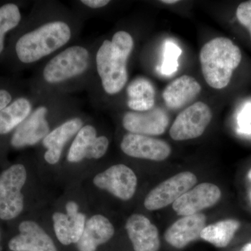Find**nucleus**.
<instances>
[{"label": "nucleus", "instance_id": "f257e3e1", "mask_svg": "<svg viewBox=\"0 0 251 251\" xmlns=\"http://www.w3.org/2000/svg\"><path fill=\"white\" fill-rule=\"evenodd\" d=\"M133 47L134 41L129 33L119 31L111 41H104L97 51V72L107 94H118L127 83V62Z\"/></svg>", "mask_w": 251, "mask_h": 251}, {"label": "nucleus", "instance_id": "f03ea898", "mask_svg": "<svg viewBox=\"0 0 251 251\" xmlns=\"http://www.w3.org/2000/svg\"><path fill=\"white\" fill-rule=\"evenodd\" d=\"M242 58L239 48L227 38L217 37L206 43L200 52V62L206 83L216 90L227 87Z\"/></svg>", "mask_w": 251, "mask_h": 251}, {"label": "nucleus", "instance_id": "7ed1b4c3", "mask_svg": "<svg viewBox=\"0 0 251 251\" xmlns=\"http://www.w3.org/2000/svg\"><path fill=\"white\" fill-rule=\"evenodd\" d=\"M72 37L69 25L52 21L26 33L16 45L18 59L25 64L35 62L66 45Z\"/></svg>", "mask_w": 251, "mask_h": 251}, {"label": "nucleus", "instance_id": "20e7f679", "mask_svg": "<svg viewBox=\"0 0 251 251\" xmlns=\"http://www.w3.org/2000/svg\"><path fill=\"white\" fill-rule=\"evenodd\" d=\"M27 180V171L22 164L10 167L0 175V219L9 221L17 217L24 207L21 191Z\"/></svg>", "mask_w": 251, "mask_h": 251}, {"label": "nucleus", "instance_id": "39448f33", "mask_svg": "<svg viewBox=\"0 0 251 251\" xmlns=\"http://www.w3.org/2000/svg\"><path fill=\"white\" fill-rule=\"evenodd\" d=\"M90 53L85 48H68L53 57L44 68V78L50 84L59 83L78 76L87 70Z\"/></svg>", "mask_w": 251, "mask_h": 251}, {"label": "nucleus", "instance_id": "423d86ee", "mask_svg": "<svg viewBox=\"0 0 251 251\" xmlns=\"http://www.w3.org/2000/svg\"><path fill=\"white\" fill-rule=\"evenodd\" d=\"M212 119L207 104L198 101L189 105L176 116L170 128V135L175 141L199 138L204 133Z\"/></svg>", "mask_w": 251, "mask_h": 251}, {"label": "nucleus", "instance_id": "0eeeda50", "mask_svg": "<svg viewBox=\"0 0 251 251\" xmlns=\"http://www.w3.org/2000/svg\"><path fill=\"white\" fill-rule=\"evenodd\" d=\"M197 176L190 171L181 172L153 188L144 201L149 211H156L173 204L197 183Z\"/></svg>", "mask_w": 251, "mask_h": 251}, {"label": "nucleus", "instance_id": "6e6552de", "mask_svg": "<svg viewBox=\"0 0 251 251\" xmlns=\"http://www.w3.org/2000/svg\"><path fill=\"white\" fill-rule=\"evenodd\" d=\"M94 184L111 193L122 201H129L134 196L138 178L134 171L125 164L112 166L96 175Z\"/></svg>", "mask_w": 251, "mask_h": 251}, {"label": "nucleus", "instance_id": "1a4fd4ad", "mask_svg": "<svg viewBox=\"0 0 251 251\" xmlns=\"http://www.w3.org/2000/svg\"><path fill=\"white\" fill-rule=\"evenodd\" d=\"M222 192L219 186L212 183L204 182L194 186L173 204V208L179 216L199 214L219 202Z\"/></svg>", "mask_w": 251, "mask_h": 251}, {"label": "nucleus", "instance_id": "9d476101", "mask_svg": "<svg viewBox=\"0 0 251 251\" xmlns=\"http://www.w3.org/2000/svg\"><path fill=\"white\" fill-rule=\"evenodd\" d=\"M120 147L127 156L153 161H165L172 153L171 145L164 140L131 133L123 137Z\"/></svg>", "mask_w": 251, "mask_h": 251}, {"label": "nucleus", "instance_id": "9b49d317", "mask_svg": "<svg viewBox=\"0 0 251 251\" xmlns=\"http://www.w3.org/2000/svg\"><path fill=\"white\" fill-rule=\"evenodd\" d=\"M108 147L107 137L97 136L93 126L86 125L79 130L73 142L68 153V161L75 163L85 158L99 159L106 153Z\"/></svg>", "mask_w": 251, "mask_h": 251}, {"label": "nucleus", "instance_id": "f8f14e48", "mask_svg": "<svg viewBox=\"0 0 251 251\" xmlns=\"http://www.w3.org/2000/svg\"><path fill=\"white\" fill-rule=\"evenodd\" d=\"M169 122L166 112L155 107L148 111L126 112L122 120V125L127 131L148 136L163 134Z\"/></svg>", "mask_w": 251, "mask_h": 251}, {"label": "nucleus", "instance_id": "ddd939ff", "mask_svg": "<svg viewBox=\"0 0 251 251\" xmlns=\"http://www.w3.org/2000/svg\"><path fill=\"white\" fill-rule=\"evenodd\" d=\"M67 214L55 212L52 215L54 232L63 245L77 244L83 233L86 216L79 211L78 205L69 201L66 205Z\"/></svg>", "mask_w": 251, "mask_h": 251}, {"label": "nucleus", "instance_id": "4468645a", "mask_svg": "<svg viewBox=\"0 0 251 251\" xmlns=\"http://www.w3.org/2000/svg\"><path fill=\"white\" fill-rule=\"evenodd\" d=\"M134 251H158L161 247L159 232L147 216L132 214L125 225Z\"/></svg>", "mask_w": 251, "mask_h": 251}, {"label": "nucleus", "instance_id": "2eb2a0df", "mask_svg": "<svg viewBox=\"0 0 251 251\" xmlns=\"http://www.w3.org/2000/svg\"><path fill=\"white\" fill-rule=\"evenodd\" d=\"M47 112L48 109L41 106L30 114L14 132L11 145L15 148H23L44 140L50 133L49 122L46 118Z\"/></svg>", "mask_w": 251, "mask_h": 251}, {"label": "nucleus", "instance_id": "dca6fc26", "mask_svg": "<svg viewBox=\"0 0 251 251\" xmlns=\"http://www.w3.org/2000/svg\"><path fill=\"white\" fill-rule=\"evenodd\" d=\"M20 234L9 243L12 251H57L53 241L39 225L25 221L19 226Z\"/></svg>", "mask_w": 251, "mask_h": 251}, {"label": "nucleus", "instance_id": "f3484780", "mask_svg": "<svg viewBox=\"0 0 251 251\" xmlns=\"http://www.w3.org/2000/svg\"><path fill=\"white\" fill-rule=\"evenodd\" d=\"M206 223L205 215L201 213L182 216L167 228L164 233L165 240L175 249H184L201 237Z\"/></svg>", "mask_w": 251, "mask_h": 251}, {"label": "nucleus", "instance_id": "a211bd4d", "mask_svg": "<svg viewBox=\"0 0 251 251\" xmlns=\"http://www.w3.org/2000/svg\"><path fill=\"white\" fill-rule=\"evenodd\" d=\"M202 87L194 77L184 75L166 86L163 92L165 104L171 110H180L193 102Z\"/></svg>", "mask_w": 251, "mask_h": 251}, {"label": "nucleus", "instance_id": "6ab92c4d", "mask_svg": "<svg viewBox=\"0 0 251 251\" xmlns=\"http://www.w3.org/2000/svg\"><path fill=\"white\" fill-rule=\"evenodd\" d=\"M83 126L80 118H74L50 132L43 140V145L47 149L44 158L50 165L57 164L62 156L66 144Z\"/></svg>", "mask_w": 251, "mask_h": 251}, {"label": "nucleus", "instance_id": "aec40b11", "mask_svg": "<svg viewBox=\"0 0 251 251\" xmlns=\"http://www.w3.org/2000/svg\"><path fill=\"white\" fill-rule=\"evenodd\" d=\"M115 234V227L108 219L97 214L86 221L83 233L77 243L79 251H96Z\"/></svg>", "mask_w": 251, "mask_h": 251}, {"label": "nucleus", "instance_id": "412c9836", "mask_svg": "<svg viewBox=\"0 0 251 251\" xmlns=\"http://www.w3.org/2000/svg\"><path fill=\"white\" fill-rule=\"evenodd\" d=\"M155 94L151 82L144 77H138L127 87V105L133 111H148L154 107Z\"/></svg>", "mask_w": 251, "mask_h": 251}, {"label": "nucleus", "instance_id": "4be33fe9", "mask_svg": "<svg viewBox=\"0 0 251 251\" xmlns=\"http://www.w3.org/2000/svg\"><path fill=\"white\" fill-rule=\"evenodd\" d=\"M240 226L237 220H222L205 226L201 232V238L214 247L226 248L232 242Z\"/></svg>", "mask_w": 251, "mask_h": 251}, {"label": "nucleus", "instance_id": "5701e85b", "mask_svg": "<svg viewBox=\"0 0 251 251\" xmlns=\"http://www.w3.org/2000/svg\"><path fill=\"white\" fill-rule=\"evenodd\" d=\"M31 105L25 98H19L0 111V135L7 134L19 126L30 115Z\"/></svg>", "mask_w": 251, "mask_h": 251}, {"label": "nucleus", "instance_id": "b1692460", "mask_svg": "<svg viewBox=\"0 0 251 251\" xmlns=\"http://www.w3.org/2000/svg\"><path fill=\"white\" fill-rule=\"evenodd\" d=\"M21 20V14L17 5L9 3L0 7V54L4 50L5 35L17 27Z\"/></svg>", "mask_w": 251, "mask_h": 251}, {"label": "nucleus", "instance_id": "393cba45", "mask_svg": "<svg viewBox=\"0 0 251 251\" xmlns=\"http://www.w3.org/2000/svg\"><path fill=\"white\" fill-rule=\"evenodd\" d=\"M181 54L179 46L171 41H167L164 50V61L161 66V72L164 75L174 74L179 67L178 59Z\"/></svg>", "mask_w": 251, "mask_h": 251}, {"label": "nucleus", "instance_id": "a878e982", "mask_svg": "<svg viewBox=\"0 0 251 251\" xmlns=\"http://www.w3.org/2000/svg\"><path fill=\"white\" fill-rule=\"evenodd\" d=\"M236 16L238 21L249 30L251 38V0L239 5Z\"/></svg>", "mask_w": 251, "mask_h": 251}, {"label": "nucleus", "instance_id": "bb28decb", "mask_svg": "<svg viewBox=\"0 0 251 251\" xmlns=\"http://www.w3.org/2000/svg\"><path fill=\"white\" fill-rule=\"evenodd\" d=\"M81 2L92 9H99L108 5L110 1L108 0H82Z\"/></svg>", "mask_w": 251, "mask_h": 251}, {"label": "nucleus", "instance_id": "cd10ccee", "mask_svg": "<svg viewBox=\"0 0 251 251\" xmlns=\"http://www.w3.org/2000/svg\"><path fill=\"white\" fill-rule=\"evenodd\" d=\"M11 99L12 97L8 91L0 90V111L9 105Z\"/></svg>", "mask_w": 251, "mask_h": 251}, {"label": "nucleus", "instance_id": "c85d7f7f", "mask_svg": "<svg viewBox=\"0 0 251 251\" xmlns=\"http://www.w3.org/2000/svg\"><path fill=\"white\" fill-rule=\"evenodd\" d=\"M239 251H251V242L246 244Z\"/></svg>", "mask_w": 251, "mask_h": 251}, {"label": "nucleus", "instance_id": "c756f323", "mask_svg": "<svg viewBox=\"0 0 251 251\" xmlns=\"http://www.w3.org/2000/svg\"><path fill=\"white\" fill-rule=\"evenodd\" d=\"M163 4H175L176 3L179 2V1L178 0H163V1H161Z\"/></svg>", "mask_w": 251, "mask_h": 251}, {"label": "nucleus", "instance_id": "7c9ffc66", "mask_svg": "<svg viewBox=\"0 0 251 251\" xmlns=\"http://www.w3.org/2000/svg\"><path fill=\"white\" fill-rule=\"evenodd\" d=\"M248 179H249V182H250L251 184L250 191H249V198H250L251 202V169L249 171V173H248Z\"/></svg>", "mask_w": 251, "mask_h": 251}, {"label": "nucleus", "instance_id": "2f4dec72", "mask_svg": "<svg viewBox=\"0 0 251 251\" xmlns=\"http://www.w3.org/2000/svg\"><path fill=\"white\" fill-rule=\"evenodd\" d=\"M0 241H1V235H0ZM0 251H1V246H0Z\"/></svg>", "mask_w": 251, "mask_h": 251}]
</instances>
